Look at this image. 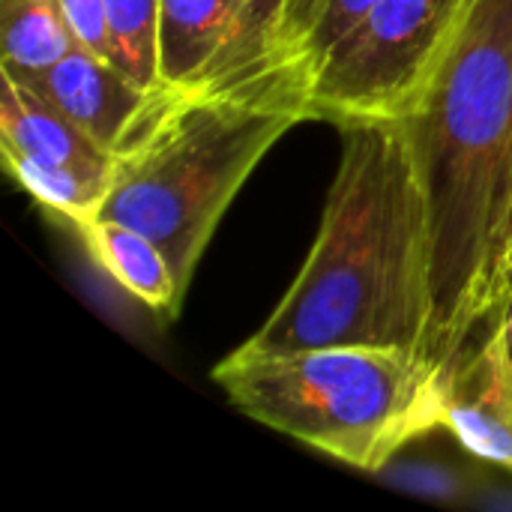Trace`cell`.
<instances>
[{"label":"cell","instance_id":"17","mask_svg":"<svg viewBox=\"0 0 512 512\" xmlns=\"http://www.w3.org/2000/svg\"><path fill=\"white\" fill-rule=\"evenodd\" d=\"M510 300H512V249H510V264H507V279H504V303H501V309H504Z\"/></svg>","mask_w":512,"mask_h":512},{"label":"cell","instance_id":"16","mask_svg":"<svg viewBox=\"0 0 512 512\" xmlns=\"http://www.w3.org/2000/svg\"><path fill=\"white\" fill-rule=\"evenodd\" d=\"M495 327H498V333H501V339H504V348H507V360H510V369H512V300L495 315V321H492Z\"/></svg>","mask_w":512,"mask_h":512},{"label":"cell","instance_id":"6","mask_svg":"<svg viewBox=\"0 0 512 512\" xmlns=\"http://www.w3.org/2000/svg\"><path fill=\"white\" fill-rule=\"evenodd\" d=\"M282 12L285 0H162V84L177 93L276 90L306 105L279 66Z\"/></svg>","mask_w":512,"mask_h":512},{"label":"cell","instance_id":"5","mask_svg":"<svg viewBox=\"0 0 512 512\" xmlns=\"http://www.w3.org/2000/svg\"><path fill=\"white\" fill-rule=\"evenodd\" d=\"M471 0H378L309 72L312 120H402L444 63Z\"/></svg>","mask_w":512,"mask_h":512},{"label":"cell","instance_id":"1","mask_svg":"<svg viewBox=\"0 0 512 512\" xmlns=\"http://www.w3.org/2000/svg\"><path fill=\"white\" fill-rule=\"evenodd\" d=\"M399 123L429 213V357L450 372L504 303L512 249V0H471L420 105Z\"/></svg>","mask_w":512,"mask_h":512},{"label":"cell","instance_id":"2","mask_svg":"<svg viewBox=\"0 0 512 512\" xmlns=\"http://www.w3.org/2000/svg\"><path fill=\"white\" fill-rule=\"evenodd\" d=\"M339 126L342 159L318 237L294 285L237 354L363 345L429 357V213L408 138L399 120Z\"/></svg>","mask_w":512,"mask_h":512},{"label":"cell","instance_id":"3","mask_svg":"<svg viewBox=\"0 0 512 512\" xmlns=\"http://www.w3.org/2000/svg\"><path fill=\"white\" fill-rule=\"evenodd\" d=\"M213 381L234 408L357 471L384 474L441 426L447 372L399 348H315L273 357L231 351Z\"/></svg>","mask_w":512,"mask_h":512},{"label":"cell","instance_id":"11","mask_svg":"<svg viewBox=\"0 0 512 512\" xmlns=\"http://www.w3.org/2000/svg\"><path fill=\"white\" fill-rule=\"evenodd\" d=\"M12 180L48 213H54L69 228L99 216L102 201L111 189L114 174H93L72 165L36 159L15 150H0Z\"/></svg>","mask_w":512,"mask_h":512},{"label":"cell","instance_id":"8","mask_svg":"<svg viewBox=\"0 0 512 512\" xmlns=\"http://www.w3.org/2000/svg\"><path fill=\"white\" fill-rule=\"evenodd\" d=\"M441 426L471 456L512 474V369L495 324L447 372Z\"/></svg>","mask_w":512,"mask_h":512},{"label":"cell","instance_id":"14","mask_svg":"<svg viewBox=\"0 0 512 512\" xmlns=\"http://www.w3.org/2000/svg\"><path fill=\"white\" fill-rule=\"evenodd\" d=\"M378 0H312L303 21L297 24L294 36L285 45L282 66L303 84L306 96V78L312 66L375 6Z\"/></svg>","mask_w":512,"mask_h":512},{"label":"cell","instance_id":"10","mask_svg":"<svg viewBox=\"0 0 512 512\" xmlns=\"http://www.w3.org/2000/svg\"><path fill=\"white\" fill-rule=\"evenodd\" d=\"M72 231L78 234L90 261L114 285H120L150 312L168 321L177 318L186 294L180 291L165 252L147 234L111 219H90Z\"/></svg>","mask_w":512,"mask_h":512},{"label":"cell","instance_id":"12","mask_svg":"<svg viewBox=\"0 0 512 512\" xmlns=\"http://www.w3.org/2000/svg\"><path fill=\"white\" fill-rule=\"evenodd\" d=\"M75 45L57 0H0V69H45Z\"/></svg>","mask_w":512,"mask_h":512},{"label":"cell","instance_id":"7","mask_svg":"<svg viewBox=\"0 0 512 512\" xmlns=\"http://www.w3.org/2000/svg\"><path fill=\"white\" fill-rule=\"evenodd\" d=\"M3 72L51 102L114 159L141 144L180 96L168 87L132 81L120 66L84 45H75L45 69Z\"/></svg>","mask_w":512,"mask_h":512},{"label":"cell","instance_id":"13","mask_svg":"<svg viewBox=\"0 0 512 512\" xmlns=\"http://www.w3.org/2000/svg\"><path fill=\"white\" fill-rule=\"evenodd\" d=\"M159 18L162 0H105L108 60L144 87H165L159 78Z\"/></svg>","mask_w":512,"mask_h":512},{"label":"cell","instance_id":"4","mask_svg":"<svg viewBox=\"0 0 512 512\" xmlns=\"http://www.w3.org/2000/svg\"><path fill=\"white\" fill-rule=\"evenodd\" d=\"M300 120H312L306 105L276 90L180 93L153 132L114 162L96 219L147 234L186 294L234 195Z\"/></svg>","mask_w":512,"mask_h":512},{"label":"cell","instance_id":"9","mask_svg":"<svg viewBox=\"0 0 512 512\" xmlns=\"http://www.w3.org/2000/svg\"><path fill=\"white\" fill-rule=\"evenodd\" d=\"M0 150L72 165L93 174H114V156L60 114L39 93L0 69Z\"/></svg>","mask_w":512,"mask_h":512},{"label":"cell","instance_id":"15","mask_svg":"<svg viewBox=\"0 0 512 512\" xmlns=\"http://www.w3.org/2000/svg\"><path fill=\"white\" fill-rule=\"evenodd\" d=\"M69 30L78 45L108 57V27H105V0H57Z\"/></svg>","mask_w":512,"mask_h":512}]
</instances>
